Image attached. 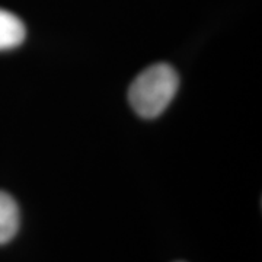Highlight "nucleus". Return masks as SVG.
<instances>
[{
  "label": "nucleus",
  "mask_w": 262,
  "mask_h": 262,
  "mask_svg": "<svg viewBox=\"0 0 262 262\" xmlns=\"http://www.w3.org/2000/svg\"><path fill=\"white\" fill-rule=\"evenodd\" d=\"M27 37V29L12 12L0 9V51L19 47Z\"/></svg>",
  "instance_id": "obj_3"
},
{
  "label": "nucleus",
  "mask_w": 262,
  "mask_h": 262,
  "mask_svg": "<svg viewBox=\"0 0 262 262\" xmlns=\"http://www.w3.org/2000/svg\"><path fill=\"white\" fill-rule=\"evenodd\" d=\"M179 77L168 63H156L143 70L130 86L128 101L143 118H156L177 95Z\"/></svg>",
  "instance_id": "obj_1"
},
{
  "label": "nucleus",
  "mask_w": 262,
  "mask_h": 262,
  "mask_svg": "<svg viewBox=\"0 0 262 262\" xmlns=\"http://www.w3.org/2000/svg\"><path fill=\"white\" fill-rule=\"evenodd\" d=\"M20 214L13 196L0 191V245L10 242L19 230Z\"/></svg>",
  "instance_id": "obj_2"
}]
</instances>
